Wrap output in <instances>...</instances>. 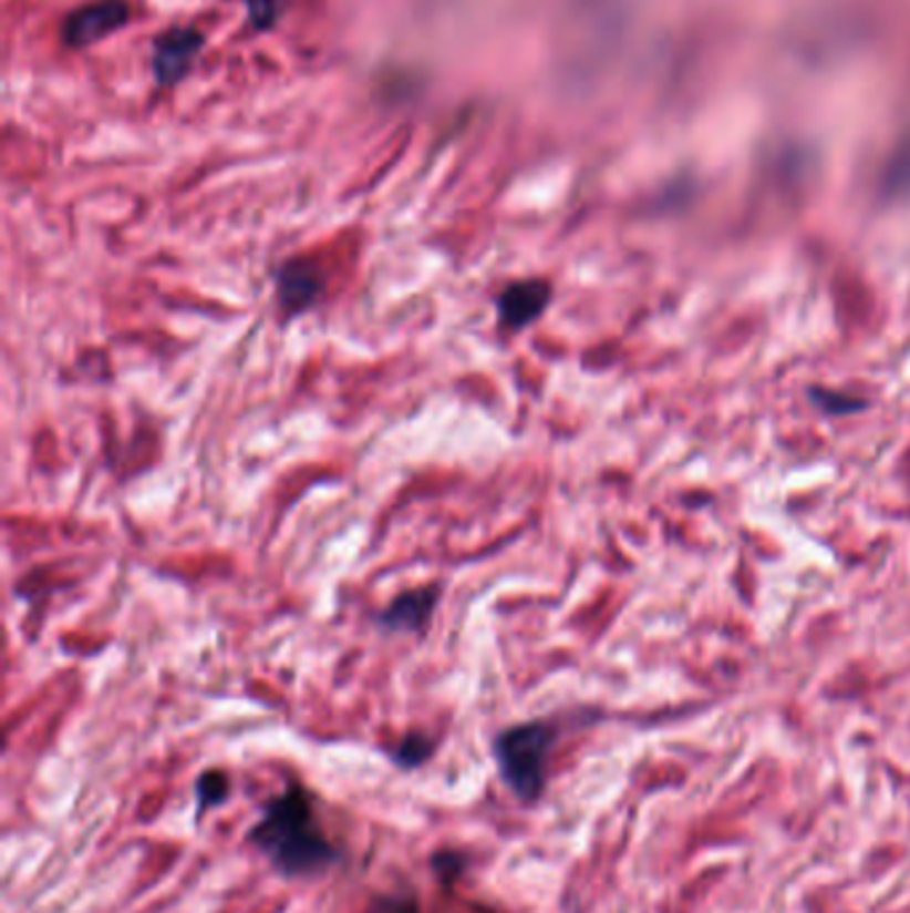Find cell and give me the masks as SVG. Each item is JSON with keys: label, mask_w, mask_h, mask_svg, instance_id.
Listing matches in <instances>:
<instances>
[{"label": "cell", "mask_w": 910, "mask_h": 913, "mask_svg": "<svg viewBox=\"0 0 910 913\" xmlns=\"http://www.w3.org/2000/svg\"><path fill=\"white\" fill-rule=\"evenodd\" d=\"M249 839L286 879L316 876L340 860L337 847L323 837L313 801L302 786H291L270 799Z\"/></svg>", "instance_id": "cell-1"}, {"label": "cell", "mask_w": 910, "mask_h": 913, "mask_svg": "<svg viewBox=\"0 0 910 913\" xmlns=\"http://www.w3.org/2000/svg\"><path fill=\"white\" fill-rule=\"evenodd\" d=\"M556 729L545 721H526L505 729L494 740V759L505 786L524 804H535L545 788V765Z\"/></svg>", "instance_id": "cell-2"}, {"label": "cell", "mask_w": 910, "mask_h": 913, "mask_svg": "<svg viewBox=\"0 0 910 913\" xmlns=\"http://www.w3.org/2000/svg\"><path fill=\"white\" fill-rule=\"evenodd\" d=\"M128 22V6L123 0H94V3L81 6L73 11L64 22V43L75 45H91L100 43L102 38L113 35L115 30Z\"/></svg>", "instance_id": "cell-3"}, {"label": "cell", "mask_w": 910, "mask_h": 913, "mask_svg": "<svg viewBox=\"0 0 910 913\" xmlns=\"http://www.w3.org/2000/svg\"><path fill=\"white\" fill-rule=\"evenodd\" d=\"M552 289L548 280L539 278H526L510 284L508 289L503 291L497 299V312H499V324L505 329H524L531 321H537L542 316L545 308L550 305Z\"/></svg>", "instance_id": "cell-4"}, {"label": "cell", "mask_w": 910, "mask_h": 913, "mask_svg": "<svg viewBox=\"0 0 910 913\" xmlns=\"http://www.w3.org/2000/svg\"><path fill=\"white\" fill-rule=\"evenodd\" d=\"M276 280L278 302H281L283 312H289V316L308 310L323 291L321 270L316 265L302 263V259H291V263L281 265Z\"/></svg>", "instance_id": "cell-5"}, {"label": "cell", "mask_w": 910, "mask_h": 913, "mask_svg": "<svg viewBox=\"0 0 910 913\" xmlns=\"http://www.w3.org/2000/svg\"><path fill=\"white\" fill-rule=\"evenodd\" d=\"M200 43H204V38H200V32L193 28H177V30L166 32V35L158 41V45H155V57H153V68H155V75H158V81L161 83L179 81V78L190 70L195 54L200 51Z\"/></svg>", "instance_id": "cell-6"}, {"label": "cell", "mask_w": 910, "mask_h": 913, "mask_svg": "<svg viewBox=\"0 0 910 913\" xmlns=\"http://www.w3.org/2000/svg\"><path fill=\"white\" fill-rule=\"evenodd\" d=\"M438 596V588H417L401 593L380 615V625H385L387 630H422L431 623Z\"/></svg>", "instance_id": "cell-7"}, {"label": "cell", "mask_w": 910, "mask_h": 913, "mask_svg": "<svg viewBox=\"0 0 910 913\" xmlns=\"http://www.w3.org/2000/svg\"><path fill=\"white\" fill-rule=\"evenodd\" d=\"M230 799V778L223 769H209L195 780V801H198V814H204L211 807L225 804Z\"/></svg>", "instance_id": "cell-8"}, {"label": "cell", "mask_w": 910, "mask_h": 913, "mask_svg": "<svg viewBox=\"0 0 910 913\" xmlns=\"http://www.w3.org/2000/svg\"><path fill=\"white\" fill-rule=\"evenodd\" d=\"M390 756H393L395 765L403 769H417L433 756V740L422 732H412L403 737V740L399 742V748H395Z\"/></svg>", "instance_id": "cell-9"}, {"label": "cell", "mask_w": 910, "mask_h": 913, "mask_svg": "<svg viewBox=\"0 0 910 913\" xmlns=\"http://www.w3.org/2000/svg\"><path fill=\"white\" fill-rule=\"evenodd\" d=\"M465 854H459V852H441V854H435L433 858V869L438 871V876H452V879H457L459 873H463V869H465Z\"/></svg>", "instance_id": "cell-10"}, {"label": "cell", "mask_w": 910, "mask_h": 913, "mask_svg": "<svg viewBox=\"0 0 910 913\" xmlns=\"http://www.w3.org/2000/svg\"><path fill=\"white\" fill-rule=\"evenodd\" d=\"M251 19H255L257 28H270L278 19L276 0H251Z\"/></svg>", "instance_id": "cell-11"}, {"label": "cell", "mask_w": 910, "mask_h": 913, "mask_svg": "<svg viewBox=\"0 0 910 913\" xmlns=\"http://www.w3.org/2000/svg\"><path fill=\"white\" fill-rule=\"evenodd\" d=\"M376 913H420V909L412 897H385L380 900Z\"/></svg>", "instance_id": "cell-12"}]
</instances>
